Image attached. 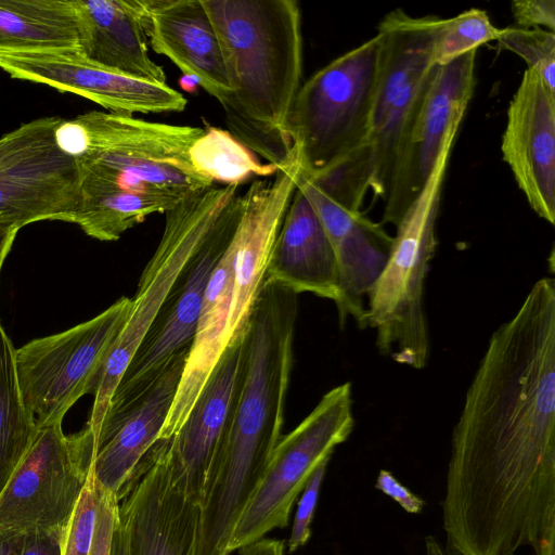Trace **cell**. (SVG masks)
I'll list each match as a JSON object with an SVG mask.
<instances>
[{"label":"cell","instance_id":"obj_33","mask_svg":"<svg viewBox=\"0 0 555 555\" xmlns=\"http://www.w3.org/2000/svg\"><path fill=\"white\" fill-rule=\"evenodd\" d=\"M375 488L391 498L409 514H420L425 506V502L422 498L402 485L393 474L387 469L379 470Z\"/></svg>","mask_w":555,"mask_h":555},{"label":"cell","instance_id":"obj_21","mask_svg":"<svg viewBox=\"0 0 555 555\" xmlns=\"http://www.w3.org/2000/svg\"><path fill=\"white\" fill-rule=\"evenodd\" d=\"M153 50L221 104L232 92L218 35L202 0H141Z\"/></svg>","mask_w":555,"mask_h":555},{"label":"cell","instance_id":"obj_17","mask_svg":"<svg viewBox=\"0 0 555 555\" xmlns=\"http://www.w3.org/2000/svg\"><path fill=\"white\" fill-rule=\"evenodd\" d=\"M190 348L176 353L140 395L109 405L95 439L91 472L119 500L143 459L159 440L181 382Z\"/></svg>","mask_w":555,"mask_h":555},{"label":"cell","instance_id":"obj_6","mask_svg":"<svg viewBox=\"0 0 555 555\" xmlns=\"http://www.w3.org/2000/svg\"><path fill=\"white\" fill-rule=\"evenodd\" d=\"M380 53L376 34L301 85L288 131L305 175H320L369 145Z\"/></svg>","mask_w":555,"mask_h":555},{"label":"cell","instance_id":"obj_34","mask_svg":"<svg viewBox=\"0 0 555 555\" xmlns=\"http://www.w3.org/2000/svg\"><path fill=\"white\" fill-rule=\"evenodd\" d=\"M65 529L25 533L21 555H62Z\"/></svg>","mask_w":555,"mask_h":555},{"label":"cell","instance_id":"obj_37","mask_svg":"<svg viewBox=\"0 0 555 555\" xmlns=\"http://www.w3.org/2000/svg\"><path fill=\"white\" fill-rule=\"evenodd\" d=\"M25 533L0 529V555H21Z\"/></svg>","mask_w":555,"mask_h":555},{"label":"cell","instance_id":"obj_11","mask_svg":"<svg viewBox=\"0 0 555 555\" xmlns=\"http://www.w3.org/2000/svg\"><path fill=\"white\" fill-rule=\"evenodd\" d=\"M95 438L86 425L65 435L62 423L37 428L0 493V529L23 533L65 529L88 480Z\"/></svg>","mask_w":555,"mask_h":555},{"label":"cell","instance_id":"obj_4","mask_svg":"<svg viewBox=\"0 0 555 555\" xmlns=\"http://www.w3.org/2000/svg\"><path fill=\"white\" fill-rule=\"evenodd\" d=\"M203 130L91 111L60 118L54 134L59 147L75 158L86 184L186 198L215 185L190 158V149Z\"/></svg>","mask_w":555,"mask_h":555},{"label":"cell","instance_id":"obj_19","mask_svg":"<svg viewBox=\"0 0 555 555\" xmlns=\"http://www.w3.org/2000/svg\"><path fill=\"white\" fill-rule=\"evenodd\" d=\"M297 186L313 205L332 244L338 270V298L335 302L339 325L349 318L365 328L364 297L383 272L393 236L382 223L350 210L328 196L301 172Z\"/></svg>","mask_w":555,"mask_h":555},{"label":"cell","instance_id":"obj_9","mask_svg":"<svg viewBox=\"0 0 555 555\" xmlns=\"http://www.w3.org/2000/svg\"><path fill=\"white\" fill-rule=\"evenodd\" d=\"M354 427L351 383L328 390L314 409L275 446L264 474L238 517L228 555L288 525L298 494L315 468L351 435Z\"/></svg>","mask_w":555,"mask_h":555},{"label":"cell","instance_id":"obj_5","mask_svg":"<svg viewBox=\"0 0 555 555\" xmlns=\"http://www.w3.org/2000/svg\"><path fill=\"white\" fill-rule=\"evenodd\" d=\"M454 140L443 147L426 185L401 220L387 263L367 294L365 325L378 351L393 362L424 369L430 351L425 282L438 245L436 224Z\"/></svg>","mask_w":555,"mask_h":555},{"label":"cell","instance_id":"obj_20","mask_svg":"<svg viewBox=\"0 0 555 555\" xmlns=\"http://www.w3.org/2000/svg\"><path fill=\"white\" fill-rule=\"evenodd\" d=\"M245 357L244 334L223 351L181 427L166 440L189 496L199 506Z\"/></svg>","mask_w":555,"mask_h":555},{"label":"cell","instance_id":"obj_23","mask_svg":"<svg viewBox=\"0 0 555 555\" xmlns=\"http://www.w3.org/2000/svg\"><path fill=\"white\" fill-rule=\"evenodd\" d=\"M79 51L101 67L155 83L166 75L149 55L141 0H72Z\"/></svg>","mask_w":555,"mask_h":555},{"label":"cell","instance_id":"obj_14","mask_svg":"<svg viewBox=\"0 0 555 555\" xmlns=\"http://www.w3.org/2000/svg\"><path fill=\"white\" fill-rule=\"evenodd\" d=\"M198 513L159 439L118 501L129 555H194Z\"/></svg>","mask_w":555,"mask_h":555},{"label":"cell","instance_id":"obj_27","mask_svg":"<svg viewBox=\"0 0 555 555\" xmlns=\"http://www.w3.org/2000/svg\"><path fill=\"white\" fill-rule=\"evenodd\" d=\"M502 28L495 27L486 11L472 8L450 18H439L434 38V61L447 65L490 41Z\"/></svg>","mask_w":555,"mask_h":555},{"label":"cell","instance_id":"obj_25","mask_svg":"<svg viewBox=\"0 0 555 555\" xmlns=\"http://www.w3.org/2000/svg\"><path fill=\"white\" fill-rule=\"evenodd\" d=\"M15 349L0 324V493L37 431L15 370Z\"/></svg>","mask_w":555,"mask_h":555},{"label":"cell","instance_id":"obj_16","mask_svg":"<svg viewBox=\"0 0 555 555\" xmlns=\"http://www.w3.org/2000/svg\"><path fill=\"white\" fill-rule=\"evenodd\" d=\"M0 69L15 79L89 99L117 114L182 112L188 105V100L167 83L101 67L77 51L0 53Z\"/></svg>","mask_w":555,"mask_h":555},{"label":"cell","instance_id":"obj_18","mask_svg":"<svg viewBox=\"0 0 555 555\" xmlns=\"http://www.w3.org/2000/svg\"><path fill=\"white\" fill-rule=\"evenodd\" d=\"M501 152L530 208L553 225L555 93L532 69L524 72L509 101Z\"/></svg>","mask_w":555,"mask_h":555},{"label":"cell","instance_id":"obj_30","mask_svg":"<svg viewBox=\"0 0 555 555\" xmlns=\"http://www.w3.org/2000/svg\"><path fill=\"white\" fill-rule=\"evenodd\" d=\"M328 462L326 460L315 468L302 490L288 540L289 553L305 546L311 538V522Z\"/></svg>","mask_w":555,"mask_h":555},{"label":"cell","instance_id":"obj_26","mask_svg":"<svg viewBox=\"0 0 555 555\" xmlns=\"http://www.w3.org/2000/svg\"><path fill=\"white\" fill-rule=\"evenodd\" d=\"M190 158L198 173L221 185H241L254 177H272L279 170L261 164L233 134L216 127L204 128L190 149Z\"/></svg>","mask_w":555,"mask_h":555},{"label":"cell","instance_id":"obj_24","mask_svg":"<svg viewBox=\"0 0 555 555\" xmlns=\"http://www.w3.org/2000/svg\"><path fill=\"white\" fill-rule=\"evenodd\" d=\"M79 51L72 0H0V53Z\"/></svg>","mask_w":555,"mask_h":555},{"label":"cell","instance_id":"obj_22","mask_svg":"<svg viewBox=\"0 0 555 555\" xmlns=\"http://www.w3.org/2000/svg\"><path fill=\"white\" fill-rule=\"evenodd\" d=\"M266 279L297 295L336 302L338 270L326 231L307 195L296 188L269 257Z\"/></svg>","mask_w":555,"mask_h":555},{"label":"cell","instance_id":"obj_32","mask_svg":"<svg viewBox=\"0 0 555 555\" xmlns=\"http://www.w3.org/2000/svg\"><path fill=\"white\" fill-rule=\"evenodd\" d=\"M117 519L118 501L116 496L102 490L95 534L90 555H109L112 537Z\"/></svg>","mask_w":555,"mask_h":555},{"label":"cell","instance_id":"obj_13","mask_svg":"<svg viewBox=\"0 0 555 555\" xmlns=\"http://www.w3.org/2000/svg\"><path fill=\"white\" fill-rule=\"evenodd\" d=\"M241 211L242 194H238L181 271L122 374L108 406L124 404L140 395L176 353L191 348L207 283L233 238Z\"/></svg>","mask_w":555,"mask_h":555},{"label":"cell","instance_id":"obj_12","mask_svg":"<svg viewBox=\"0 0 555 555\" xmlns=\"http://www.w3.org/2000/svg\"><path fill=\"white\" fill-rule=\"evenodd\" d=\"M60 118H37L0 138V216L22 228L42 220L75 221L79 171L55 141Z\"/></svg>","mask_w":555,"mask_h":555},{"label":"cell","instance_id":"obj_15","mask_svg":"<svg viewBox=\"0 0 555 555\" xmlns=\"http://www.w3.org/2000/svg\"><path fill=\"white\" fill-rule=\"evenodd\" d=\"M473 50L437 67L398 164L383 211L393 227L421 194L446 144L454 140L476 86Z\"/></svg>","mask_w":555,"mask_h":555},{"label":"cell","instance_id":"obj_38","mask_svg":"<svg viewBox=\"0 0 555 555\" xmlns=\"http://www.w3.org/2000/svg\"><path fill=\"white\" fill-rule=\"evenodd\" d=\"M425 555H446L440 543L433 535L425 538Z\"/></svg>","mask_w":555,"mask_h":555},{"label":"cell","instance_id":"obj_10","mask_svg":"<svg viewBox=\"0 0 555 555\" xmlns=\"http://www.w3.org/2000/svg\"><path fill=\"white\" fill-rule=\"evenodd\" d=\"M131 307L132 299L121 297L89 321L15 349L20 390L37 428L62 423L69 408L91 393Z\"/></svg>","mask_w":555,"mask_h":555},{"label":"cell","instance_id":"obj_3","mask_svg":"<svg viewBox=\"0 0 555 555\" xmlns=\"http://www.w3.org/2000/svg\"><path fill=\"white\" fill-rule=\"evenodd\" d=\"M232 92L221 103L230 133L268 164L297 160L288 119L302 77L301 15L295 0H208Z\"/></svg>","mask_w":555,"mask_h":555},{"label":"cell","instance_id":"obj_35","mask_svg":"<svg viewBox=\"0 0 555 555\" xmlns=\"http://www.w3.org/2000/svg\"><path fill=\"white\" fill-rule=\"evenodd\" d=\"M21 228V224L13 219L0 216V272Z\"/></svg>","mask_w":555,"mask_h":555},{"label":"cell","instance_id":"obj_1","mask_svg":"<svg viewBox=\"0 0 555 555\" xmlns=\"http://www.w3.org/2000/svg\"><path fill=\"white\" fill-rule=\"evenodd\" d=\"M447 555H555V281L490 336L453 427Z\"/></svg>","mask_w":555,"mask_h":555},{"label":"cell","instance_id":"obj_29","mask_svg":"<svg viewBox=\"0 0 555 555\" xmlns=\"http://www.w3.org/2000/svg\"><path fill=\"white\" fill-rule=\"evenodd\" d=\"M102 490L90 470L86 486L65 528L62 555H90Z\"/></svg>","mask_w":555,"mask_h":555},{"label":"cell","instance_id":"obj_8","mask_svg":"<svg viewBox=\"0 0 555 555\" xmlns=\"http://www.w3.org/2000/svg\"><path fill=\"white\" fill-rule=\"evenodd\" d=\"M439 18L436 15L412 16L402 9H395L377 26L382 53L369 137L370 189L384 202L438 67L433 50Z\"/></svg>","mask_w":555,"mask_h":555},{"label":"cell","instance_id":"obj_2","mask_svg":"<svg viewBox=\"0 0 555 555\" xmlns=\"http://www.w3.org/2000/svg\"><path fill=\"white\" fill-rule=\"evenodd\" d=\"M297 296L266 279L244 332L241 377L198 506L197 535L211 547L228 545L282 437Z\"/></svg>","mask_w":555,"mask_h":555},{"label":"cell","instance_id":"obj_28","mask_svg":"<svg viewBox=\"0 0 555 555\" xmlns=\"http://www.w3.org/2000/svg\"><path fill=\"white\" fill-rule=\"evenodd\" d=\"M496 49L520 56L535 72L548 90L555 93V33L544 28H502Z\"/></svg>","mask_w":555,"mask_h":555},{"label":"cell","instance_id":"obj_7","mask_svg":"<svg viewBox=\"0 0 555 555\" xmlns=\"http://www.w3.org/2000/svg\"><path fill=\"white\" fill-rule=\"evenodd\" d=\"M240 185H212L165 212L159 244L146 263L129 317L95 378L94 401L87 426L96 439L111 398L155 315L181 271L198 249L220 215L236 197Z\"/></svg>","mask_w":555,"mask_h":555},{"label":"cell","instance_id":"obj_31","mask_svg":"<svg viewBox=\"0 0 555 555\" xmlns=\"http://www.w3.org/2000/svg\"><path fill=\"white\" fill-rule=\"evenodd\" d=\"M511 11L516 27L543 28L555 33V1L554 0H515Z\"/></svg>","mask_w":555,"mask_h":555},{"label":"cell","instance_id":"obj_36","mask_svg":"<svg viewBox=\"0 0 555 555\" xmlns=\"http://www.w3.org/2000/svg\"><path fill=\"white\" fill-rule=\"evenodd\" d=\"M284 541L262 538L237 550V555H284Z\"/></svg>","mask_w":555,"mask_h":555}]
</instances>
